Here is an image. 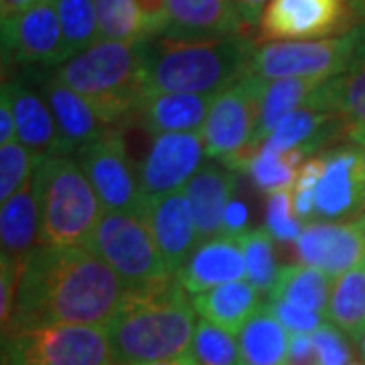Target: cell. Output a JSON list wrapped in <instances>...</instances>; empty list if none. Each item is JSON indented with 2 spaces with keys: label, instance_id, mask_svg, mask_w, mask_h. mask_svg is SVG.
<instances>
[{
  "label": "cell",
  "instance_id": "cell-1",
  "mask_svg": "<svg viewBox=\"0 0 365 365\" xmlns=\"http://www.w3.org/2000/svg\"><path fill=\"white\" fill-rule=\"evenodd\" d=\"M132 288L90 250L39 246L25 258L11 325L2 337L31 327H108Z\"/></svg>",
  "mask_w": 365,
  "mask_h": 365
},
{
  "label": "cell",
  "instance_id": "cell-50",
  "mask_svg": "<svg viewBox=\"0 0 365 365\" xmlns=\"http://www.w3.org/2000/svg\"><path fill=\"white\" fill-rule=\"evenodd\" d=\"M349 365H365V361H351Z\"/></svg>",
  "mask_w": 365,
  "mask_h": 365
},
{
  "label": "cell",
  "instance_id": "cell-23",
  "mask_svg": "<svg viewBox=\"0 0 365 365\" xmlns=\"http://www.w3.org/2000/svg\"><path fill=\"white\" fill-rule=\"evenodd\" d=\"M339 136L343 138L339 116L321 108L311 98L302 108L288 114L262 146L274 153H290L300 148L304 155H311L317 148L337 140Z\"/></svg>",
  "mask_w": 365,
  "mask_h": 365
},
{
  "label": "cell",
  "instance_id": "cell-14",
  "mask_svg": "<svg viewBox=\"0 0 365 365\" xmlns=\"http://www.w3.org/2000/svg\"><path fill=\"white\" fill-rule=\"evenodd\" d=\"M203 132L155 136L148 155L138 165L144 203L185 189L191 177L203 167Z\"/></svg>",
  "mask_w": 365,
  "mask_h": 365
},
{
  "label": "cell",
  "instance_id": "cell-20",
  "mask_svg": "<svg viewBox=\"0 0 365 365\" xmlns=\"http://www.w3.org/2000/svg\"><path fill=\"white\" fill-rule=\"evenodd\" d=\"M237 177L232 169H223L215 163H205L185 185V195L195 220L199 244L209 237L223 234V213L230 205Z\"/></svg>",
  "mask_w": 365,
  "mask_h": 365
},
{
  "label": "cell",
  "instance_id": "cell-34",
  "mask_svg": "<svg viewBox=\"0 0 365 365\" xmlns=\"http://www.w3.org/2000/svg\"><path fill=\"white\" fill-rule=\"evenodd\" d=\"M244 258H246V278L250 284L258 288V292H272L278 280L280 268L276 266L272 248V235L266 227H256L237 235Z\"/></svg>",
  "mask_w": 365,
  "mask_h": 365
},
{
  "label": "cell",
  "instance_id": "cell-46",
  "mask_svg": "<svg viewBox=\"0 0 365 365\" xmlns=\"http://www.w3.org/2000/svg\"><path fill=\"white\" fill-rule=\"evenodd\" d=\"M35 2H39V0H0V19H9L29 6H33Z\"/></svg>",
  "mask_w": 365,
  "mask_h": 365
},
{
  "label": "cell",
  "instance_id": "cell-39",
  "mask_svg": "<svg viewBox=\"0 0 365 365\" xmlns=\"http://www.w3.org/2000/svg\"><path fill=\"white\" fill-rule=\"evenodd\" d=\"M323 173V158L319 157L309 158L302 163L299 170V177L294 182L292 191V209L299 220H309L314 213V203H317V187L321 181Z\"/></svg>",
  "mask_w": 365,
  "mask_h": 365
},
{
  "label": "cell",
  "instance_id": "cell-45",
  "mask_svg": "<svg viewBox=\"0 0 365 365\" xmlns=\"http://www.w3.org/2000/svg\"><path fill=\"white\" fill-rule=\"evenodd\" d=\"M234 2L246 26L260 25L262 14L266 11V6L270 4V0H234Z\"/></svg>",
  "mask_w": 365,
  "mask_h": 365
},
{
  "label": "cell",
  "instance_id": "cell-10",
  "mask_svg": "<svg viewBox=\"0 0 365 365\" xmlns=\"http://www.w3.org/2000/svg\"><path fill=\"white\" fill-rule=\"evenodd\" d=\"M76 158L106 211L143 215L144 197L138 169L128 157L122 132L108 126L104 134L81 148Z\"/></svg>",
  "mask_w": 365,
  "mask_h": 365
},
{
  "label": "cell",
  "instance_id": "cell-35",
  "mask_svg": "<svg viewBox=\"0 0 365 365\" xmlns=\"http://www.w3.org/2000/svg\"><path fill=\"white\" fill-rule=\"evenodd\" d=\"M189 355L195 359L197 365H242L240 341L234 339V333L205 319L197 323Z\"/></svg>",
  "mask_w": 365,
  "mask_h": 365
},
{
  "label": "cell",
  "instance_id": "cell-17",
  "mask_svg": "<svg viewBox=\"0 0 365 365\" xmlns=\"http://www.w3.org/2000/svg\"><path fill=\"white\" fill-rule=\"evenodd\" d=\"M143 220L157 242L169 270L177 274L199 246L195 220L185 191H175L158 199L146 201Z\"/></svg>",
  "mask_w": 365,
  "mask_h": 365
},
{
  "label": "cell",
  "instance_id": "cell-15",
  "mask_svg": "<svg viewBox=\"0 0 365 365\" xmlns=\"http://www.w3.org/2000/svg\"><path fill=\"white\" fill-rule=\"evenodd\" d=\"M304 266L325 272L331 280L365 266V215L343 222H311L294 242Z\"/></svg>",
  "mask_w": 365,
  "mask_h": 365
},
{
  "label": "cell",
  "instance_id": "cell-9",
  "mask_svg": "<svg viewBox=\"0 0 365 365\" xmlns=\"http://www.w3.org/2000/svg\"><path fill=\"white\" fill-rule=\"evenodd\" d=\"M355 29V26H353ZM353 29L339 37L317 41H276L254 47L248 73L274 79H325L341 76L355 45Z\"/></svg>",
  "mask_w": 365,
  "mask_h": 365
},
{
  "label": "cell",
  "instance_id": "cell-36",
  "mask_svg": "<svg viewBox=\"0 0 365 365\" xmlns=\"http://www.w3.org/2000/svg\"><path fill=\"white\" fill-rule=\"evenodd\" d=\"M35 169L37 158L19 140L0 144V201H6L25 187L33 179Z\"/></svg>",
  "mask_w": 365,
  "mask_h": 365
},
{
  "label": "cell",
  "instance_id": "cell-48",
  "mask_svg": "<svg viewBox=\"0 0 365 365\" xmlns=\"http://www.w3.org/2000/svg\"><path fill=\"white\" fill-rule=\"evenodd\" d=\"M144 365H197V361L191 355H185V357H177V359H165V361H155V364Z\"/></svg>",
  "mask_w": 365,
  "mask_h": 365
},
{
  "label": "cell",
  "instance_id": "cell-47",
  "mask_svg": "<svg viewBox=\"0 0 365 365\" xmlns=\"http://www.w3.org/2000/svg\"><path fill=\"white\" fill-rule=\"evenodd\" d=\"M353 16L359 21V25H365V0H347Z\"/></svg>",
  "mask_w": 365,
  "mask_h": 365
},
{
  "label": "cell",
  "instance_id": "cell-49",
  "mask_svg": "<svg viewBox=\"0 0 365 365\" xmlns=\"http://www.w3.org/2000/svg\"><path fill=\"white\" fill-rule=\"evenodd\" d=\"M355 345H357V349H359V353H361V357H364L365 361V331L355 339Z\"/></svg>",
  "mask_w": 365,
  "mask_h": 365
},
{
  "label": "cell",
  "instance_id": "cell-44",
  "mask_svg": "<svg viewBox=\"0 0 365 365\" xmlns=\"http://www.w3.org/2000/svg\"><path fill=\"white\" fill-rule=\"evenodd\" d=\"M13 140H16L13 106H11L6 91H2V96H0V144L13 143Z\"/></svg>",
  "mask_w": 365,
  "mask_h": 365
},
{
  "label": "cell",
  "instance_id": "cell-25",
  "mask_svg": "<svg viewBox=\"0 0 365 365\" xmlns=\"http://www.w3.org/2000/svg\"><path fill=\"white\" fill-rule=\"evenodd\" d=\"M193 307L201 319L235 335L260 311V292L248 280H235L195 294Z\"/></svg>",
  "mask_w": 365,
  "mask_h": 365
},
{
  "label": "cell",
  "instance_id": "cell-2",
  "mask_svg": "<svg viewBox=\"0 0 365 365\" xmlns=\"http://www.w3.org/2000/svg\"><path fill=\"white\" fill-rule=\"evenodd\" d=\"M197 311L175 276L150 287L132 288L108 323L116 365H144L185 357L191 351Z\"/></svg>",
  "mask_w": 365,
  "mask_h": 365
},
{
  "label": "cell",
  "instance_id": "cell-31",
  "mask_svg": "<svg viewBox=\"0 0 365 365\" xmlns=\"http://www.w3.org/2000/svg\"><path fill=\"white\" fill-rule=\"evenodd\" d=\"M304 157L307 155L300 148H294L290 153H274L260 146L248 158L244 170H248L254 185L264 193H284L290 187H294Z\"/></svg>",
  "mask_w": 365,
  "mask_h": 365
},
{
  "label": "cell",
  "instance_id": "cell-33",
  "mask_svg": "<svg viewBox=\"0 0 365 365\" xmlns=\"http://www.w3.org/2000/svg\"><path fill=\"white\" fill-rule=\"evenodd\" d=\"M55 6L63 31L67 59L86 51L93 43L100 41L93 0H57Z\"/></svg>",
  "mask_w": 365,
  "mask_h": 365
},
{
  "label": "cell",
  "instance_id": "cell-24",
  "mask_svg": "<svg viewBox=\"0 0 365 365\" xmlns=\"http://www.w3.org/2000/svg\"><path fill=\"white\" fill-rule=\"evenodd\" d=\"M355 45L347 69L335 76L337 114L347 143L365 146V25L353 29Z\"/></svg>",
  "mask_w": 365,
  "mask_h": 365
},
{
  "label": "cell",
  "instance_id": "cell-29",
  "mask_svg": "<svg viewBox=\"0 0 365 365\" xmlns=\"http://www.w3.org/2000/svg\"><path fill=\"white\" fill-rule=\"evenodd\" d=\"M333 280L325 272L311 266H284L280 268L278 280L270 292L272 300H284L288 304L300 307L304 311H313L327 317L329 297Z\"/></svg>",
  "mask_w": 365,
  "mask_h": 365
},
{
  "label": "cell",
  "instance_id": "cell-5",
  "mask_svg": "<svg viewBox=\"0 0 365 365\" xmlns=\"http://www.w3.org/2000/svg\"><path fill=\"white\" fill-rule=\"evenodd\" d=\"M33 189L39 203L41 246H86L104 207L78 158L51 155L39 160Z\"/></svg>",
  "mask_w": 365,
  "mask_h": 365
},
{
  "label": "cell",
  "instance_id": "cell-7",
  "mask_svg": "<svg viewBox=\"0 0 365 365\" xmlns=\"http://www.w3.org/2000/svg\"><path fill=\"white\" fill-rule=\"evenodd\" d=\"M6 365H116L106 327H31L2 337Z\"/></svg>",
  "mask_w": 365,
  "mask_h": 365
},
{
  "label": "cell",
  "instance_id": "cell-11",
  "mask_svg": "<svg viewBox=\"0 0 365 365\" xmlns=\"http://www.w3.org/2000/svg\"><path fill=\"white\" fill-rule=\"evenodd\" d=\"M4 66L59 67L67 61L66 41L57 6L39 0L21 13L2 19Z\"/></svg>",
  "mask_w": 365,
  "mask_h": 365
},
{
  "label": "cell",
  "instance_id": "cell-43",
  "mask_svg": "<svg viewBox=\"0 0 365 365\" xmlns=\"http://www.w3.org/2000/svg\"><path fill=\"white\" fill-rule=\"evenodd\" d=\"M288 359L290 364L307 365L314 359V345L311 335H290V347H288Z\"/></svg>",
  "mask_w": 365,
  "mask_h": 365
},
{
  "label": "cell",
  "instance_id": "cell-3",
  "mask_svg": "<svg viewBox=\"0 0 365 365\" xmlns=\"http://www.w3.org/2000/svg\"><path fill=\"white\" fill-rule=\"evenodd\" d=\"M254 43L246 37L213 41H144L146 93H207L234 86L248 73Z\"/></svg>",
  "mask_w": 365,
  "mask_h": 365
},
{
  "label": "cell",
  "instance_id": "cell-22",
  "mask_svg": "<svg viewBox=\"0 0 365 365\" xmlns=\"http://www.w3.org/2000/svg\"><path fill=\"white\" fill-rule=\"evenodd\" d=\"M213 100L207 93H146L136 116L153 136L203 132Z\"/></svg>",
  "mask_w": 365,
  "mask_h": 365
},
{
  "label": "cell",
  "instance_id": "cell-37",
  "mask_svg": "<svg viewBox=\"0 0 365 365\" xmlns=\"http://www.w3.org/2000/svg\"><path fill=\"white\" fill-rule=\"evenodd\" d=\"M266 209V230L270 235L278 242H297L302 234V227L292 209V195L288 191L274 193L268 199Z\"/></svg>",
  "mask_w": 365,
  "mask_h": 365
},
{
  "label": "cell",
  "instance_id": "cell-21",
  "mask_svg": "<svg viewBox=\"0 0 365 365\" xmlns=\"http://www.w3.org/2000/svg\"><path fill=\"white\" fill-rule=\"evenodd\" d=\"M2 91H6L13 106L16 140L35 155L37 163L51 155H61V138L47 100L21 81H4Z\"/></svg>",
  "mask_w": 365,
  "mask_h": 365
},
{
  "label": "cell",
  "instance_id": "cell-4",
  "mask_svg": "<svg viewBox=\"0 0 365 365\" xmlns=\"http://www.w3.org/2000/svg\"><path fill=\"white\" fill-rule=\"evenodd\" d=\"M53 78L86 98L108 126L136 116L146 96L143 43L98 41L55 69Z\"/></svg>",
  "mask_w": 365,
  "mask_h": 365
},
{
  "label": "cell",
  "instance_id": "cell-38",
  "mask_svg": "<svg viewBox=\"0 0 365 365\" xmlns=\"http://www.w3.org/2000/svg\"><path fill=\"white\" fill-rule=\"evenodd\" d=\"M314 365H349L353 351L347 335L331 323L317 329L313 335Z\"/></svg>",
  "mask_w": 365,
  "mask_h": 365
},
{
  "label": "cell",
  "instance_id": "cell-19",
  "mask_svg": "<svg viewBox=\"0 0 365 365\" xmlns=\"http://www.w3.org/2000/svg\"><path fill=\"white\" fill-rule=\"evenodd\" d=\"M45 100L57 122L61 155H78L81 148L100 138L108 128L90 102L59 79L51 78L45 83Z\"/></svg>",
  "mask_w": 365,
  "mask_h": 365
},
{
  "label": "cell",
  "instance_id": "cell-30",
  "mask_svg": "<svg viewBox=\"0 0 365 365\" xmlns=\"http://www.w3.org/2000/svg\"><path fill=\"white\" fill-rule=\"evenodd\" d=\"M327 321L341 329L349 339L365 331V266L353 268L333 280Z\"/></svg>",
  "mask_w": 365,
  "mask_h": 365
},
{
  "label": "cell",
  "instance_id": "cell-28",
  "mask_svg": "<svg viewBox=\"0 0 365 365\" xmlns=\"http://www.w3.org/2000/svg\"><path fill=\"white\" fill-rule=\"evenodd\" d=\"M327 81V79H325ZM321 79H274L266 81L264 98H262L260 124L256 136L252 140V155L258 150L264 140L276 130V126L294 110L307 104L317 88L321 86Z\"/></svg>",
  "mask_w": 365,
  "mask_h": 365
},
{
  "label": "cell",
  "instance_id": "cell-27",
  "mask_svg": "<svg viewBox=\"0 0 365 365\" xmlns=\"http://www.w3.org/2000/svg\"><path fill=\"white\" fill-rule=\"evenodd\" d=\"M240 335L242 365H288L290 337L284 327L278 323L268 304L250 319Z\"/></svg>",
  "mask_w": 365,
  "mask_h": 365
},
{
  "label": "cell",
  "instance_id": "cell-42",
  "mask_svg": "<svg viewBox=\"0 0 365 365\" xmlns=\"http://www.w3.org/2000/svg\"><path fill=\"white\" fill-rule=\"evenodd\" d=\"M248 225V207L240 199H232L223 213V234L240 235Z\"/></svg>",
  "mask_w": 365,
  "mask_h": 365
},
{
  "label": "cell",
  "instance_id": "cell-26",
  "mask_svg": "<svg viewBox=\"0 0 365 365\" xmlns=\"http://www.w3.org/2000/svg\"><path fill=\"white\" fill-rule=\"evenodd\" d=\"M0 242L2 254L26 258L41 246L39 203L33 189V179L13 197L2 201L0 209Z\"/></svg>",
  "mask_w": 365,
  "mask_h": 365
},
{
  "label": "cell",
  "instance_id": "cell-12",
  "mask_svg": "<svg viewBox=\"0 0 365 365\" xmlns=\"http://www.w3.org/2000/svg\"><path fill=\"white\" fill-rule=\"evenodd\" d=\"M355 19L347 0H270L260 35L268 41H317L349 33Z\"/></svg>",
  "mask_w": 365,
  "mask_h": 365
},
{
  "label": "cell",
  "instance_id": "cell-8",
  "mask_svg": "<svg viewBox=\"0 0 365 365\" xmlns=\"http://www.w3.org/2000/svg\"><path fill=\"white\" fill-rule=\"evenodd\" d=\"M266 79L246 73L234 86L220 91L203 126L205 155L223 167L244 170L252 157V140L260 124Z\"/></svg>",
  "mask_w": 365,
  "mask_h": 365
},
{
  "label": "cell",
  "instance_id": "cell-16",
  "mask_svg": "<svg viewBox=\"0 0 365 365\" xmlns=\"http://www.w3.org/2000/svg\"><path fill=\"white\" fill-rule=\"evenodd\" d=\"M244 26L246 23L234 0H167V25L160 37L175 41L230 39L242 37Z\"/></svg>",
  "mask_w": 365,
  "mask_h": 365
},
{
  "label": "cell",
  "instance_id": "cell-6",
  "mask_svg": "<svg viewBox=\"0 0 365 365\" xmlns=\"http://www.w3.org/2000/svg\"><path fill=\"white\" fill-rule=\"evenodd\" d=\"M83 248L104 260L130 288L158 284L175 276L143 215L104 211Z\"/></svg>",
  "mask_w": 365,
  "mask_h": 365
},
{
  "label": "cell",
  "instance_id": "cell-40",
  "mask_svg": "<svg viewBox=\"0 0 365 365\" xmlns=\"http://www.w3.org/2000/svg\"><path fill=\"white\" fill-rule=\"evenodd\" d=\"M25 258H14L9 254H2L0 258V323L2 333L11 325V319L14 313V302L19 294V284L23 276Z\"/></svg>",
  "mask_w": 365,
  "mask_h": 365
},
{
  "label": "cell",
  "instance_id": "cell-18",
  "mask_svg": "<svg viewBox=\"0 0 365 365\" xmlns=\"http://www.w3.org/2000/svg\"><path fill=\"white\" fill-rule=\"evenodd\" d=\"M246 258L237 235L220 234L201 242L175 274L189 294H201L227 282L244 280Z\"/></svg>",
  "mask_w": 365,
  "mask_h": 365
},
{
  "label": "cell",
  "instance_id": "cell-41",
  "mask_svg": "<svg viewBox=\"0 0 365 365\" xmlns=\"http://www.w3.org/2000/svg\"><path fill=\"white\" fill-rule=\"evenodd\" d=\"M268 309L290 335H313L317 329H321L327 323L325 314L304 311L300 307L288 304L284 300H270Z\"/></svg>",
  "mask_w": 365,
  "mask_h": 365
},
{
  "label": "cell",
  "instance_id": "cell-51",
  "mask_svg": "<svg viewBox=\"0 0 365 365\" xmlns=\"http://www.w3.org/2000/svg\"><path fill=\"white\" fill-rule=\"evenodd\" d=\"M51 2H57V0H51Z\"/></svg>",
  "mask_w": 365,
  "mask_h": 365
},
{
  "label": "cell",
  "instance_id": "cell-32",
  "mask_svg": "<svg viewBox=\"0 0 365 365\" xmlns=\"http://www.w3.org/2000/svg\"><path fill=\"white\" fill-rule=\"evenodd\" d=\"M100 41L143 43L148 41L138 0H93Z\"/></svg>",
  "mask_w": 365,
  "mask_h": 365
},
{
  "label": "cell",
  "instance_id": "cell-13",
  "mask_svg": "<svg viewBox=\"0 0 365 365\" xmlns=\"http://www.w3.org/2000/svg\"><path fill=\"white\" fill-rule=\"evenodd\" d=\"M321 158L323 173L317 187L314 213L333 222L365 215V146L341 144Z\"/></svg>",
  "mask_w": 365,
  "mask_h": 365
}]
</instances>
